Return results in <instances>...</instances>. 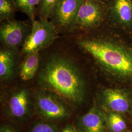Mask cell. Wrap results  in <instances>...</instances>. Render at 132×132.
<instances>
[{
  "mask_svg": "<svg viewBox=\"0 0 132 132\" xmlns=\"http://www.w3.org/2000/svg\"><path fill=\"white\" fill-rule=\"evenodd\" d=\"M78 44L104 71L122 79L132 78V46L109 38L81 39Z\"/></svg>",
  "mask_w": 132,
  "mask_h": 132,
  "instance_id": "obj_1",
  "label": "cell"
},
{
  "mask_svg": "<svg viewBox=\"0 0 132 132\" xmlns=\"http://www.w3.org/2000/svg\"><path fill=\"white\" fill-rule=\"evenodd\" d=\"M40 80L49 90L74 103L84 98V81L75 64L63 57H52L41 71Z\"/></svg>",
  "mask_w": 132,
  "mask_h": 132,
  "instance_id": "obj_2",
  "label": "cell"
},
{
  "mask_svg": "<svg viewBox=\"0 0 132 132\" xmlns=\"http://www.w3.org/2000/svg\"><path fill=\"white\" fill-rule=\"evenodd\" d=\"M57 37V29L51 21L41 18L32 22L31 31L23 45L22 52L26 54L47 47Z\"/></svg>",
  "mask_w": 132,
  "mask_h": 132,
  "instance_id": "obj_3",
  "label": "cell"
},
{
  "mask_svg": "<svg viewBox=\"0 0 132 132\" xmlns=\"http://www.w3.org/2000/svg\"><path fill=\"white\" fill-rule=\"evenodd\" d=\"M107 16L108 10L105 2L84 0L71 28L83 30L96 28Z\"/></svg>",
  "mask_w": 132,
  "mask_h": 132,
  "instance_id": "obj_4",
  "label": "cell"
},
{
  "mask_svg": "<svg viewBox=\"0 0 132 132\" xmlns=\"http://www.w3.org/2000/svg\"><path fill=\"white\" fill-rule=\"evenodd\" d=\"M105 3L112 23L125 31H132V0H106Z\"/></svg>",
  "mask_w": 132,
  "mask_h": 132,
  "instance_id": "obj_5",
  "label": "cell"
},
{
  "mask_svg": "<svg viewBox=\"0 0 132 132\" xmlns=\"http://www.w3.org/2000/svg\"><path fill=\"white\" fill-rule=\"evenodd\" d=\"M84 0H61L50 17L57 28H71L79 9Z\"/></svg>",
  "mask_w": 132,
  "mask_h": 132,
  "instance_id": "obj_6",
  "label": "cell"
},
{
  "mask_svg": "<svg viewBox=\"0 0 132 132\" xmlns=\"http://www.w3.org/2000/svg\"><path fill=\"white\" fill-rule=\"evenodd\" d=\"M36 103L39 113L44 118L60 120L69 116V112L64 104L51 94H39Z\"/></svg>",
  "mask_w": 132,
  "mask_h": 132,
  "instance_id": "obj_7",
  "label": "cell"
},
{
  "mask_svg": "<svg viewBox=\"0 0 132 132\" xmlns=\"http://www.w3.org/2000/svg\"><path fill=\"white\" fill-rule=\"evenodd\" d=\"M27 29L24 23L16 20H7L1 26L0 37L1 41L10 48L19 47L27 37Z\"/></svg>",
  "mask_w": 132,
  "mask_h": 132,
  "instance_id": "obj_8",
  "label": "cell"
},
{
  "mask_svg": "<svg viewBox=\"0 0 132 132\" xmlns=\"http://www.w3.org/2000/svg\"><path fill=\"white\" fill-rule=\"evenodd\" d=\"M105 103L114 112L125 113L129 108L127 94L118 89L107 88L102 92Z\"/></svg>",
  "mask_w": 132,
  "mask_h": 132,
  "instance_id": "obj_9",
  "label": "cell"
},
{
  "mask_svg": "<svg viewBox=\"0 0 132 132\" xmlns=\"http://www.w3.org/2000/svg\"><path fill=\"white\" fill-rule=\"evenodd\" d=\"M79 125L83 132H105L106 124L102 113L92 109L79 120Z\"/></svg>",
  "mask_w": 132,
  "mask_h": 132,
  "instance_id": "obj_10",
  "label": "cell"
},
{
  "mask_svg": "<svg viewBox=\"0 0 132 132\" xmlns=\"http://www.w3.org/2000/svg\"><path fill=\"white\" fill-rule=\"evenodd\" d=\"M28 92L20 90L14 93L10 97L9 110L11 116L15 118H24L28 113L29 100Z\"/></svg>",
  "mask_w": 132,
  "mask_h": 132,
  "instance_id": "obj_11",
  "label": "cell"
},
{
  "mask_svg": "<svg viewBox=\"0 0 132 132\" xmlns=\"http://www.w3.org/2000/svg\"><path fill=\"white\" fill-rule=\"evenodd\" d=\"M20 72L21 79L24 81L31 79L35 76L39 64L38 52H33L27 54Z\"/></svg>",
  "mask_w": 132,
  "mask_h": 132,
  "instance_id": "obj_12",
  "label": "cell"
},
{
  "mask_svg": "<svg viewBox=\"0 0 132 132\" xmlns=\"http://www.w3.org/2000/svg\"><path fill=\"white\" fill-rule=\"evenodd\" d=\"M14 52L10 50H1L0 52V77L1 80L10 78L13 73Z\"/></svg>",
  "mask_w": 132,
  "mask_h": 132,
  "instance_id": "obj_13",
  "label": "cell"
},
{
  "mask_svg": "<svg viewBox=\"0 0 132 132\" xmlns=\"http://www.w3.org/2000/svg\"><path fill=\"white\" fill-rule=\"evenodd\" d=\"M17 10L22 11L28 15L29 18L34 21L37 8L41 0H13Z\"/></svg>",
  "mask_w": 132,
  "mask_h": 132,
  "instance_id": "obj_14",
  "label": "cell"
},
{
  "mask_svg": "<svg viewBox=\"0 0 132 132\" xmlns=\"http://www.w3.org/2000/svg\"><path fill=\"white\" fill-rule=\"evenodd\" d=\"M16 10L17 9L13 0H0L1 21L10 20Z\"/></svg>",
  "mask_w": 132,
  "mask_h": 132,
  "instance_id": "obj_15",
  "label": "cell"
},
{
  "mask_svg": "<svg viewBox=\"0 0 132 132\" xmlns=\"http://www.w3.org/2000/svg\"><path fill=\"white\" fill-rule=\"evenodd\" d=\"M61 0H41L38 10L41 18L48 19L53 10Z\"/></svg>",
  "mask_w": 132,
  "mask_h": 132,
  "instance_id": "obj_16",
  "label": "cell"
},
{
  "mask_svg": "<svg viewBox=\"0 0 132 132\" xmlns=\"http://www.w3.org/2000/svg\"><path fill=\"white\" fill-rule=\"evenodd\" d=\"M108 120L110 128L113 132H122L126 128V123L118 113H110Z\"/></svg>",
  "mask_w": 132,
  "mask_h": 132,
  "instance_id": "obj_17",
  "label": "cell"
},
{
  "mask_svg": "<svg viewBox=\"0 0 132 132\" xmlns=\"http://www.w3.org/2000/svg\"><path fill=\"white\" fill-rule=\"evenodd\" d=\"M30 132H58L56 126L51 123L39 122L35 124Z\"/></svg>",
  "mask_w": 132,
  "mask_h": 132,
  "instance_id": "obj_18",
  "label": "cell"
},
{
  "mask_svg": "<svg viewBox=\"0 0 132 132\" xmlns=\"http://www.w3.org/2000/svg\"><path fill=\"white\" fill-rule=\"evenodd\" d=\"M0 132H16L14 128L9 125H4L1 126Z\"/></svg>",
  "mask_w": 132,
  "mask_h": 132,
  "instance_id": "obj_19",
  "label": "cell"
},
{
  "mask_svg": "<svg viewBox=\"0 0 132 132\" xmlns=\"http://www.w3.org/2000/svg\"><path fill=\"white\" fill-rule=\"evenodd\" d=\"M61 132H77V131L73 125H68L63 129Z\"/></svg>",
  "mask_w": 132,
  "mask_h": 132,
  "instance_id": "obj_20",
  "label": "cell"
},
{
  "mask_svg": "<svg viewBox=\"0 0 132 132\" xmlns=\"http://www.w3.org/2000/svg\"></svg>",
  "mask_w": 132,
  "mask_h": 132,
  "instance_id": "obj_21",
  "label": "cell"
}]
</instances>
